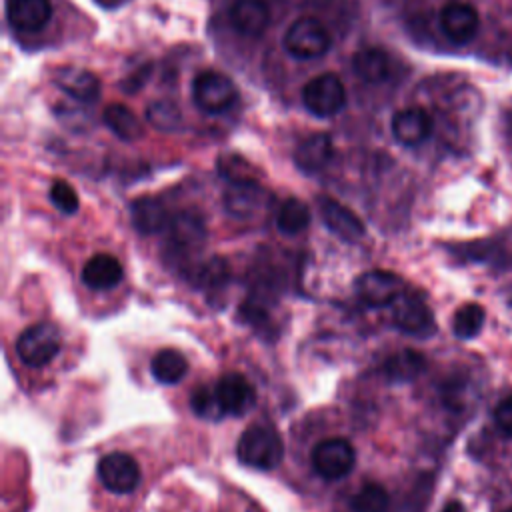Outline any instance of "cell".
<instances>
[{"mask_svg":"<svg viewBox=\"0 0 512 512\" xmlns=\"http://www.w3.org/2000/svg\"><path fill=\"white\" fill-rule=\"evenodd\" d=\"M236 456L248 468L274 470L284 458L282 436L270 424H252L240 434Z\"/></svg>","mask_w":512,"mask_h":512,"instance_id":"6da1fadb","label":"cell"},{"mask_svg":"<svg viewBox=\"0 0 512 512\" xmlns=\"http://www.w3.org/2000/svg\"><path fill=\"white\" fill-rule=\"evenodd\" d=\"M332 38L328 28L310 16L294 20L284 34V48L298 60H314L330 50Z\"/></svg>","mask_w":512,"mask_h":512,"instance_id":"7a4b0ae2","label":"cell"},{"mask_svg":"<svg viewBox=\"0 0 512 512\" xmlns=\"http://www.w3.org/2000/svg\"><path fill=\"white\" fill-rule=\"evenodd\" d=\"M62 346L60 332L50 322H36L28 326L20 336L16 338V354L18 358L32 368L46 366L52 362Z\"/></svg>","mask_w":512,"mask_h":512,"instance_id":"3957f363","label":"cell"},{"mask_svg":"<svg viewBox=\"0 0 512 512\" xmlns=\"http://www.w3.org/2000/svg\"><path fill=\"white\" fill-rule=\"evenodd\" d=\"M192 98L202 112L220 114L236 102L238 90L226 74L216 70H204L196 74L192 82Z\"/></svg>","mask_w":512,"mask_h":512,"instance_id":"277c9868","label":"cell"},{"mask_svg":"<svg viewBox=\"0 0 512 512\" xmlns=\"http://www.w3.org/2000/svg\"><path fill=\"white\" fill-rule=\"evenodd\" d=\"M302 104L314 116H320V118L334 116L346 104V88L336 74L332 72L318 74L304 84Z\"/></svg>","mask_w":512,"mask_h":512,"instance_id":"5b68a950","label":"cell"},{"mask_svg":"<svg viewBox=\"0 0 512 512\" xmlns=\"http://www.w3.org/2000/svg\"><path fill=\"white\" fill-rule=\"evenodd\" d=\"M356 450L346 438H326L312 450V466L324 480H340L352 472Z\"/></svg>","mask_w":512,"mask_h":512,"instance_id":"8992f818","label":"cell"},{"mask_svg":"<svg viewBox=\"0 0 512 512\" xmlns=\"http://www.w3.org/2000/svg\"><path fill=\"white\" fill-rule=\"evenodd\" d=\"M392 322L398 330L414 338H428L436 332L434 316L424 298L406 290L392 304Z\"/></svg>","mask_w":512,"mask_h":512,"instance_id":"52a82bcc","label":"cell"},{"mask_svg":"<svg viewBox=\"0 0 512 512\" xmlns=\"http://www.w3.org/2000/svg\"><path fill=\"white\" fill-rule=\"evenodd\" d=\"M356 294L370 308L392 306L404 292V280L390 270H370L356 278Z\"/></svg>","mask_w":512,"mask_h":512,"instance_id":"ba28073f","label":"cell"},{"mask_svg":"<svg viewBox=\"0 0 512 512\" xmlns=\"http://www.w3.org/2000/svg\"><path fill=\"white\" fill-rule=\"evenodd\" d=\"M168 248L174 258H184L194 250H200L206 240L204 218L194 210H182L172 216L168 224Z\"/></svg>","mask_w":512,"mask_h":512,"instance_id":"9c48e42d","label":"cell"},{"mask_svg":"<svg viewBox=\"0 0 512 512\" xmlns=\"http://www.w3.org/2000/svg\"><path fill=\"white\" fill-rule=\"evenodd\" d=\"M98 478L106 490L128 494L140 484V466L126 452H110L98 462Z\"/></svg>","mask_w":512,"mask_h":512,"instance_id":"30bf717a","label":"cell"},{"mask_svg":"<svg viewBox=\"0 0 512 512\" xmlns=\"http://www.w3.org/2000/svg\"><path fill=\"white\" fill-rule=\"evenodd\" d=\"M216 398L226 416H244L256 404V392L246 376L238 372H228L214 384Z\"/></svg>","mask_w":512,"mask_h":512,"instance_id":"8fae6325","label":"cell"},{"mask_svg":"<svg viewBox=\"0 0 512 512\" xmlns=\"http://www.w3.org/2000/svg\"><path fill=\"white\" fill-rule=\"evenodd\" d=\"M316 206H318L324 226L338 238H342L346 242H356L364 236L362 220L350 208L340 204L338 200H334L330 196H318Z\"/></svg>","mask_w":512,"mask_h":512,"instance_id":"7c38bea8","label":"cell"},{"mask_svg":"<svg viewBox=\"0 0 512 512\" xmlns=\"http://www.w3.org/2000/svg\"><path fill=\"white\" fill-rule=\"evenodd\" d=\"M440 28L454 44H466L476 36L480 28V16L470 4L450 2L440 12Z\"/></svg>","mask_w":512,"mask_h":512,"instance_id":"4fadbf2b","label":"cell"},{"mask_svg":"<svg viewBox=\"0 0 512 512\" xmlns=\"http://www.w3.org/2000/svg\"><path fill=\"white\" fill-rule=\"evenodd\" d=\"M392 136L404 146L422 144L432 134V118L424 108H404L392 116Z\"/></svg>","mask_w":512,"mask_h":512,"instance_id":"5bb4252c","label":"cell"},{"mask_svg":"<svg viewBox=\"0 0 512 512\" xmlns=\"http://www.w3.org/2000/svg\"><path fill=\"white\" fill-rule=\"evenodd\" d=\"M52 16L50 0H8L6 18L18 32H38Z\"/></svg>","mask_w":512,"mask_h":512,"instance_id":"9a60e30c","label":"cell"},{"mask_svg":"<svg viewBox=\"0 0 512 512\" xmlns=\"http://www.w3.org/2000/svg\"><path fill=\"white\" fill-rule=\"evenodd\" d=\"M228 18L238 34L256 38L270 24V10L264 0H236L230 6Z\"/></svg>","mask_w":512,"mask_h":512,"instance_id":"2e32d148","label":"cell"},{"mask_svg":"<svg viewBox=\"0 0 512 512\" xmlns=\"http://www.w3.org/2000/svg\"><path fill=\"white\" fill-rule=\"evenodd\" d=\"M264 196L266 194L256 180H234L228 184L222 200L228 214L234 218H248L260 210Z\"/></svg>","mask_w":512,"mask_h":512,"instance_id":"e0dca14e","label":"cell"},{"mask_svg":"<svg viewBox=\"0 0 512 512\" xmlns=\"http://www.w3.org/2000/svg\"><path fill=\"white\" fill-rule=\"evenodd\" d=\"M334 154L332 138L326 132H316L306 136L294 150V164L306 172V174H316L326 168Z\"/></svg>","mask_w":512,"mask_h":512,"instance_id":"ac0fdd59","label":"cell"},{"mask_svg":"<svg viewBox=\"0 0 512 512\" xmlns=\"http://www.w3.org/2000/svg\"><path fill=\"white\" fill-rule=\"evenodd\" d=\"M124 276L122 264L112 254H94L82 266L80 278L92 290H110L120 284Z\"/></svg>","mask_w":512,"mask_h":512,"instance_id":"d6986e66","label":"cell"},{"mask_svg":"<svg viewBox=\"0 0 512 512\" xmlns=\"http://www.w3.org/2000/svg\"><path fill=\"white\" fill-rule=\"evenodd\" d=\"M130 220L140 234H158L168 228L172 216L158 198L142 196L130 204Z\"/></svg>","mask_w":512,"mask_h":512,"instance_id":"ffe728a7","label":"cell"},{"mask_svg":"<svg viewBox=\"0 0 512 512\" xmlns=\"http://www.w3.org/2000/svg\"><path fill=\"white\" fill-rule=\"evenodd\" d=\"M426 370V358L424 354H420L418 350L412 348H404L400 352L390 354L384 360L382 366V374L388 382H396V384H404V382H412L416 380L422 372Z\"/></svg>","mask_w":512,"mask_h":512,"instance_id":"44dd1931","label":"cell"},{"mask_svg":"<svg viewBox=\"0 0 512 512\" xmlns=\"http://www.w3.org/2000/svg\"><path fill=\"white\" fill-rule=\"evenodd\" d=\"M56 84L66 94L82 102H94L100 94V80L90 70H84L78 66L62 68L56 76Z\"/></svg>","mask_w":512,"mask_h":512,"instance_id":"7402d4cb","label":"cell"},{"mask_svg":"<svg viewBox=\"0 0 512 512\" xmlns=\"http://www.w3.org/2000/svg\"><path fill=\"white\" fill-rule=\"evenodd\" d=\"M352 68L360 80L378 84V82L386 80V76L390 72V60L382 48L366 46V48H360L352 56Z\"/></svg>","mask_w":512,"mask_h":512,"instance_id":"603a6c76","label":"cell"},{"mask_svg":"<svg viewBox=\"0 0 512 512\" xmlns=\"http://www.w3.org/2000/svg\"><path fill=\"white\" fill-rule=\"evenodd\" d=\"M150 372L160 384H176L186 376L188 362L178 350L164 348L150 360Z\"/></svg>","mask_w":512,"mask_h":512,"instance_id":"cb8c5ba5","label":"cell"},{"mask_svg":"<svg viewBox=\"0 0 512 512\" xmlns=\"http://www.w3.org/2000/svg\"><path fill=\"white\" fill-rule=\"evenodd\" d=\"M104 122L106 126L126 142L138 140L142 136V122L140 118L124 104H110L104 108Z\"/></svg>","mask_w":512,"mask_h":512,"instance_id":"d4e9b609","label":"cell"},{"mask_svg":"<svg viewBox=\"0 0 512 512\" xmlns=\"http://www.w3.org/2000/svg\"><path fill=\"white\" fill-rule=\"evenodd\" d=\"M230 280V268L228 262L220 256H214L202 264H198L192 272V282L196 288L204 292H214L226 286Z\"/></svg>","mask_w":512,"mask_h":512,"instance_id":"484cf974","label":"cell"},{"mask_svg":"<svg viewBox=\"0 0 512 512\" xmlns=\"http://www.w3.org/2000/svg\"><path fill=\"white\" fill-rule=\"evenodd\" d=\"M310 224V208L298 200V198H288L276 216V226L284 234H298L306 230Z\"/></svg>","mask_w":512,"mask_h":512,"instance_id":"4316f807","label":"cell"},{"mask_svg":"<svg viewBox=\"0 0 512 512\" xmlns=\"http://www.w3.org/2000/svg\"><path fill=\"white\" fill-rule=\"evenodd\" d=\"M484 320H486V312L480 304H476V302L464 304L454 312L452 332L462 340H470L480 334Z\"/></svg>","mask_w":512,"mask_h":512,"instance_id":"83f0119b","label":"cell"},{"mask_svg":"<svg viewBox=\"0 0 512 512\" xmlns=\"http://www.w3.org/2000/svg\"><path fill=\"white\" fill-rule=\"evenodd\" d=\"M146 120L152 128L162 132H172L182 126V112L172 100H152L146 106Z\"/></svg>","mask_w":512,"mask_h":512,"instance_id":"f1b7e54d","label":"cell"},{"mask_svg":"<svg viewBox=\"0 0 512 512\" xmlns=\"http://www.w3.org/2000/svg\"><path fill=\"white\" fill-rule=\"evenodd\" d=\"M390 496L378 482H366L350 500L352 512H386Z\"/></svg>","mask_w":512,"mask_h":512,"instance_id":"f546056e","label":"cell"},{"mask_svg":"<svg viewBox=\"0 0 512 512\" xmlns=\"http://www.w3.org/2000/svg\"><path fill=\"white\" fill-rule=\"evenodd\" d=\"M190 408L192 412L202 418V420H210V422H218L222 420L226 414L216 398V392L214 388H208V386H198L192 396H190Z\"/></svg>","mask_w":512,"mask_h":512,"instance_id":"4dcf8cb0","label":"cell"},{"mask_svg":"<svg viewBox=\"0 0 512 512\" xmlns=\"http://www.w3.org/2000/svg\"><path fill=\"white\" fill-rule=\"evenodd\" d=\"M50 200L64 214H74L78 210V206H80L76 190L68 182H64V180H56L50 186Z\"/></svg>","mask_w":512,"mask_h":512,"instance_id":"1f68e13d","label":"cell"},{"mask_svg":"<svg viewBox=\"0 0 512 512\" xmlns=\"http://www.w3.org/2000/svg\"><path fill=\"white\" fill-rule=\"evenodd\" d=\"M494 420L498 424V428L512 438V396L504 398L496 410H494Z\"/></svg>","mask_w":512,"mask_h":512,"instance_id":"d6a6232c","label":"cell"},{"mask_svg":"<svg viewBox=\"0 0 512 512\" xmlns=\"http://www.w3.org/2000/svg\"><path fill=\"white\" fill-rule=\"evenodd\" d=\"M442 512H462V506L458 502H450V504H446V508Z\"/></svg>","mask_w":512,"mask_h":512,"instance_id":"836d02e7","label":"cell"},{"mask_svg":"<svg viewBox=\"0 0 512 512\" xmlns=\"http://www.w3.org/2000/svg\"><path fill=\"white\" fill-rule=\"evenodd\" d=\"M502 512H512V508H506V510H502Z\"/></svg>","mask_w":512,"mask_h":512,"instance_id":"e575fe53","label":"cell"}]
</instances>
